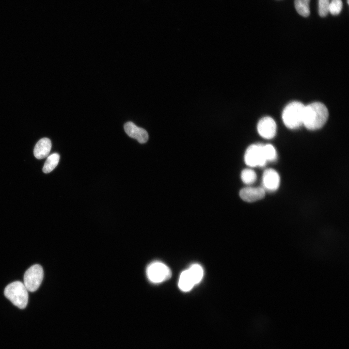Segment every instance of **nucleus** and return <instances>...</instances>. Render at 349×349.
<instances>
[{
	"instance_id": "1",
	"label": "nucleus",
	"mask_w": 349,
	"mask_h": 349,
	"mask_svg": "<svg viewBox=\"0 0 349 349\" xmlns=\"http://www.w3.org/2000/svg\"><path fill=\"white\" fill-rule=\"evenodd\" d=\"M329 112L322 103L316 102L305 106L303 125L308 129L314 130L321 128L327 122Z\"/></svg>"
},
{
	"instance_id": "2",
	"label": "nucleus",
	"mask_w": 349,
	"mask_h": 349,
	"mask_svg": "<svg viewBox=\"0 0 349 349\" xmlns=\"http://www.w3.org/2000/svg\"><path fill=\"white\" fill-rule=\"evenodd\" d=\"M305 106L299 101H293L285 108L282 119L286 127L296 129L303 125V116Z\"/></svg>"
},
{
	"instance_id": "3",
	"label": "nucleus",
	"mask_w": 349,
	"mask_h": 349,
	"mask_svg": "<svg viewBox=\"0 0 349 349\" xmlns=\"http://www.w3.org/2000/svg\"><path fill=\"white\" fill-rule=\"evenodd\" d=\"M28 291L23 283L15 281L6 286L4 293L5 296L15 306L20 309H24L28 301Z\"/></svg>"
},
{
	"instance_id": "4",
	"label": "nucleus",
	"mask_w": 349,
	"mask_h": 349,
	"mask_svg": "<svg viewBox=\"0 0 349 349\" xmlns=\"http://www.w3.org/2000/svg\"><path fill=\"white\" fill-rule=\"evenodd\" d=\"M146 274L148 279L154 283H160L169 279L171 271L164 263L156 261L151 263L147 268Z\"/></svg>"
},
{
	"instance_id": "5",
	"label": "nucleus",
	"mask_w": 349,
	"mask_h": 349,
	"mask_svg": "<svg viewBox=\"0 0 349 349\" xmlns=\"http://www.w3.org/2000/svg\"><path fill=\"white\" fill-rule=\"evenodd\" d=\"M43 276V270L40 265H33L29 268L24 274L23 283L28 291H36L41 284Z\"/></svg>"
},
{
	"instance_id": "6",
	"label": "nucleus",
	"mask_w": 349,
	"mask_h": 349,
	"mask_svg": "<svg viewBox=\"0 0 349 349\" xmlns=\"http://www.w3.org/2000/svg\"><path fill=\"white\" fill-rule=\"evenodd\" d=\"M262 144H252L246 150L244 155L245 163L250 167H263L266 160L263 152Z\"/></svg>"
},
{
	"instance_id": "7",
	"label": "nucleus",
	"mask_w": 349,
	"mask_h": 349,
	"mask_svg": "<svg viewBox=\"0 0 349 349\" xmlns=\"http://www.w3.org/2000/svg\"><path fill=\"white\" fill-rule=\"evenodd\" d=\"M257 130L259 135L263 138L271 139L276 135V123L270 117H263L257 124Z\"/></svg>"
},
{
	"instance_id": "8",
	"label": "nucleus",
	"mask_w": 349,
	"mask_h": 349,
	"mask_svg": "<svg viewBox=\"0 0 349 349\" xmlns=\"http://www.w3.org/2000/svg\"><path fill=\"white\" fill-rule=\"evenodd\" d=\"M280 179L278 173L272 169L266 170L263 174V188L269 191L277 190L280 185Z\"/></svg>"
},
{
	"instance_id": "9",
	"label": "nucleus",
	"mask_w": 349,
	"mask_h": 349,
	"mask_svg": "<svg viewBox=\"0 0 349 349\" xmlns=\"http://www.w3.org/2000/svg\"><path fill=\"white\" fill-rule=\"evenodd\" d=\"M124 127L125 131L128 136L135 139L139 143H144L148 141L147 132L144 129L138 127L133 122H127Z\"/></svg>"
},
{
	"instance_id": "10",
	"label": "nucleus",
	"mask_w": 349,
	"mask_h": 349,
	"mask_svg": "<svg viewBox=\"0 0 349 349\" xmlns=\"http://www.w3.org/2000/svg\"><path fill=\"white\" fill-rule=\"evenodd\" d=\"M265 195V190L262 187H246L241 189L239 192L241 198L248 202H253L263 198Z\"/></svg>"
},
{
	"instance_id": "11",
	"label": "nucleus",
	"mask_w": 349,
	"mask_h": 349,
	"mask_svg": "<svg viewBox=\"0 0 349 349\" xmlns=\"http://www.w3.org/2000/svg\"><path fill=\"white\" fill-rule=\"evenodd\" d=\"M51 148V142L48 138H43L38 141L34 146L33 154L37 159H43L48 155Z\"/></svg>"
},
{
	"instance_id": "12",
	"label": "nucleus",
	"mask_w": 349,
	"mask_h": 349,
	"mask_svg": "<svg viewBox=\"0 0 349 349\" xmlns=\"http://www.w3.org/2000/svg\"><path fill=\"white\" fill-rule=\"evenodd\" d=\"M195 285V282L188 269L182 271L178 281V287L184 292L190 291Z\"/></svg>"
},
{
	"instance_id": "13",
	"label": "nucleus",
	"mask_w": 349,
	"mask_h": 349,
	"mask_svg": "<svg viewBox=\"0 0 349 349\" xmlns=\"http://www.w3.org/2000/svg\"><path fill=\"white\" fill-rule=\"evenodd\" d=\"M59 160L60 155L57 153L48 156L43 168V172L47 174L53 171L57 166Z\"/></svg>"
},
{
	"instance_id": "14",
	"label": "nucleus",
	"mask_w": 349,
	"mask_h": 349,
	"mask_svg": "<svg viewBox=\"0 0 349 349\" xmlns=\"http://www.w3.org/2000/svg\"><path fill=\"white\" fill-rule=\"evenodd\" d=\"M310 0H295L294 5L299 14L303 17H307L310 15Z\"/></svg>"
},
{
	"instance_id": "15",
	"label": "nucleus",
	"mask_w": 349,
	"mask_h": 349,
	"mask_svg": "<svg viewBox=\"0 0 349 349\" xmlns=\"http://www.w3.org/2000/svg\"><path fill=\"white\" fill-rule=\"evenodd\" d=\"M188 270L192 276L195 285L199 283L204 275V270L202 267L198 264H195L191 265Z\"/></svg>"
},
{
	"instance_id": "16",
	"label": "nucleus",
	"mask_w": 349,
	"mask_h": 349,
	"mask_svg": "<svg viewBox=\"0 0 349 349\" xmlns=\"http://www.w3.org/2000/svg\"><path fill=\"white\" fill-rule=\"evenodd\" d=\"M256 177L255 172L250 169H244L241 173V180L247 185L253 184L256 181Z\"/></svg>"
},
{
	"instance_id": "17",
	"label": "nucleus",
	"mask_w": 349,
	"mask_h": 349,
	"mask_svg": "<svg viewBox=\"0 0 349 349\" xmlns=\"http://www.w3.org/2000/svg\"><path fill=\"white\" fill-rule=\"evenodd\" d=\"M263 152L266 161H273L276 159V151L272 145L270 144L263 145Z\"/></svg>"
},
{
	"instance_id": "18",
	"label": "nucleus",
	"mask_w": 349,
	"mask_h": 349,
	"mask_svg": "<svg viewBox=\"0 0 349 349\" xmlns=\"http://www.w3.org/2000/svg\"><path fill=\"white\" fill-rule=\"evenodd\" d=\"M342 7L343 3L341 0H331L329 13L333 16L338 15L341 12Z\"/></svg>"
},
{
	"instance_id": "19",
	"label": "nucleus",
	"mask_w": 349,
	"mask_h": 349,
	"mask_svg": "<svg viewBox=\"0 0 349 349\" xmlns=\"http://www.w3.org/2000/svg\"><path fill=\"white\" fill-rule=\"evenodd\" d=\"M330 0H318V14L321 17H325L328 15Z\"/></svg>"
},
{
	"instance_id": "20",
	"label": "nucleus",
	"mask_w": 349,
	"mask_h": 349,
	"mask_svg": "<svg viewBox=\"0 0 349 349\" xmlns=\"http://www.w3.org/2000/svg\"><path fill=\"white\" fill-rule=\"evenodd\" d=\"M349 0H347V3H348V4H349Z\"/></svg>"
}]
</instances>
